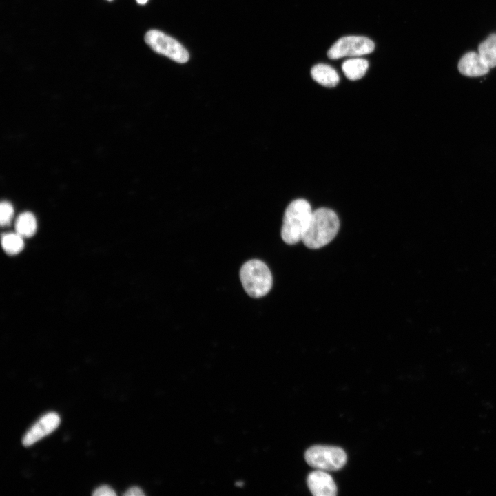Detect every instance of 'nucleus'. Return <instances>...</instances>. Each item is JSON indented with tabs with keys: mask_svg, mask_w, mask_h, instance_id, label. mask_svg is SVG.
Here are the masks:
<instances>
[{
	"mask_svg": "<svg viewBox=\"0 0 496 496\" xmlns=\"http://www.w3.org/2000/svg\"><path fill=\"white\" fill-rule=\"evenodd\" d=\"M240 278L246 293L252 298L265 296L272 286V276L262 261L250 260L242 265Z\"/></svg>",
	"mask_w": 496,
	"mask_h": 496,
	"instance_id": "nucleus-3",
	"label": "nucleus"
},
{
	"mask_svg": "<svg viewBox=\"0 0 496 496\" xmlns=\"http://www.w3.org/2000/svg\"><path fill=\"white\" fill-rule=\"evenodd\" d=\"M312 212L310 204L304 199H296L287 206L281 228V237L285 243L294 245L302 241Z\"/></svg>",
	"mask_w": 496,
	"mask_h": 496,
	"instance_id": "nucleus-2",
	"label": "nucleus"
},
{
	"mask_svg": "<svg viewBox=\"0 0 496 496\" xmlns=\"http://www.w3.org/2000/svg\"><path fill=\"white\" fill-rule=\"evenodd\" d=\"M307 463L318 470L334 471L342 468L347 462L344 451L337 446L316 445L304 454Z\"/></svg>",
	"mask_w": 496,
	"mask_h": 496,
	"instance_id": "nucleus-4",
	"label": "nucleus"
},
{
	"mask_svg": "<svg viewBox=\"0 0 496 496\" xmlns=\"http://www.w3.org/2000/svg\"><path fill=\"white\" fill-rule=\"evenodd\" d=\"M311 74L313 80L327 87H333L339 82V76L336 70L326 64L320 63L314 65L311 68Z\"/></svg>",
	"mask_w": 496,
	"mask_h": 496,
	"instance_id": "nucleus-10",
	"label": "nucleus"
},
{
	"mask_svg": "<svg viewBox=\"0 0 496 496\" xmlns=\"http://www.w3.org/2000/svg\"><path fill=\"white\" fill-rule=\"evenodd\" d=\"M37 220L30 212L21 214L15 223L16 232L22 237H30L37 231Z\"/></svg>",
	"mask_w": 496,
	"mask_h": 496,
	"instance_id": "nucleus-12",
	"label": "nucleus"
},
{
	"mask_svg": "<svg viewBox=\"0 0 496 496\" xmlns=\"http://www.w3.org/2000/svg\"><path fill=\"white\" fill-rule=\"evenodd\" d=\"M374 43L369 38L361 36H347L339 39L329 50L327 56L331 59L344 56H361L374 50Z\"/></svg>",
	"mask_w": 496,
	"mask_h": 496,
	"instance_id": "nucleus-6",
	"label": "nucleus"
},
{
	"mask_svg": "<svg viewBox=\"0 0 496 496\" xmlns=\"http://www.w3.org/2000/svg\"><path fill=\"white\" fill-rule=\"evenodd\" d=\"M94 496H114L116 495L114 490L107 485L98 487L92 493Z\"/></svg>",
	"mask_w": 496,
	"mask_h": 496,
	"instance_id": "nucleus-16",
	"label": "nucleus"
},
{
	"mask_svg": "<svg viewBox=\"0 0 496 496\" xmlns=\"http://www.w3.org/2000/svg\"><path fill=\"white\" fill-rule=\"evenodd\" d=\"M148 0H136V1L141 5L145 4Z\"/></svg>",
	"mask_w": 496,
	"mask_h": 496,
	"instance_id": "nucleus-18",
	"label": "nucleus"
},
{
	"mask_svg": "<svg viewBox=\"0 0 496 496\" xmlns=\"http://www.w3.org/2000/svg\"><path fill=\"white\" fill-rule=\"evenodd\" d=\"M109 1H111V0H109Z\"/></svg>",
	"mask_w": 496,
	"mask_h": 496,
	"instance_id": "nucleus-20",
	"label": "nucleus"
},
{
	"mask_svg": "<svg viewBox=\"0 0 496 496\" xmlns=\"http://www.w3.org/2000/svg\"><path fill=\"white\" fill-rule=\"evenodd\" d=\"M21 235L16 233H8L2 235L1 245L4 251L9 254H17L21 251L24 242Z\"/></svg>",
	"mask_w": 496,
	"mask_h": 496,
	"instance_id": "nucleus-14",
	"label": "nucleus"
},
{
	"mask_svg": "<svg viewBox=\"0 0 496 496\" xmlns=\"http://www.w3.org/2000/svg\"><path fill=\"white\" fill-rule=\"evenodd\" d=\"M339 227V218L333 210L325 207L317 209L312 212L302 241L308 248H321L334 238Z\"/></svg>",
	"mask_w": 496,
	"mask_h": 496,
	"instance_id": "nucleus-1",
	"label": "nucleus"
},
{
	"mask_svg": "<svg viewBox=\"0 0 496 496\" xmlns=\"http://www.w3.org/2000/svg\"><path fill=\"white\" fill-rule=\"evenodd\" d=\"M145 41L156 52L180 63L189 58L187 50L176 39L157 30H151L145 35Z\"/></svg>",
	"mask_w": 496,
	"mask_h": 496,
	"instance_id": "nucleus-5",
	"label": "nucleus"
},
{
	"mask_svg": "<svg viewBox=\"0 0 496 496\" xmlns=\"http://www.w3.org/2000/svg\"><path fill=\"white\" fill-rule=\"evenodd\" d=\"M478 53L490 68L496 66V34H490L479 44Z\"/></svg>",
	"mask_w": 496,
	"mask_h": 496,
	"instance_id": "nucleus-13",
	"label": "nucleus"
},
{
	"mask_svg": "<svg viewBox=\"0 0 496 496\" xmlns=\"http://www.w3.org/2000/svg\"><path fill=\"white\" fill-rule=\"evenodd\" d=\"M123 495L125 496H143L145 495V493L143 492V490L137 487V486H133L129 488L124 494Z\"/></svg>",
	"mask_w": 496,
	"mask_h": 496,
	"instance_id": "nucleus-17",
	"label": "nucleus"
},
{
	"mask_svg": "<svg viewBox=\"0 0 496 496\" xmlns=\"http://www.w3.org/2000/svg\"><path fill=\"white\" fill-rule=\"evenodd\" d=\"M307 482L309 490L315 496H334L337 494L336 484L325 471L317 469L311 472Z\"/></svg>",
	"mask_w": 496,
	"mask_h": 496,
	"instance_id": "nucleus-8",
	"label": "nucleus"
},
{
	"mask_svg": "<svg viewBox=\"0 0 496 496\" xmlns=\"http://www.w3.org/2000/svg\"><path fill=\"white\" fill-rule=\"evenodd\" d=\"M242 484H243L242 482H237V483H236V486H242Z\"/></svg>",
	"mask_w": 496,
	"mask_h": 496,
	"instance_id": "nucleus-19",
	"label": "nucleus"
},
{
	"mask_svg": "<svg viewBox=\"0 0 496 496\" xmlns=\"http://www.w3.org/2000/svg\"><path fill=\"white\" fill-rule=\"evenodd\" d=\"M60 417L56 413H48L42 416L24 435L22 443L28 446L35 443L57 428Z\"/></svg>",
	"mask_w": 496,
	"mask_h": 496,
	"instance_id": "nucleus-7",
	"label": "nucleus"
},
{
	"mask_svg": "<svg viewBox=\"0 0 496 496\" xmlns=\"http://www.w3.org/2000/svg\"><path fill=\"white\" fill-rule=\"evenodd\" d=\"M458 69L461 74L467 76H479L487 74L490 68L481 58L479 53L470 52L459 60Z\"/></svg>",
	"mask_w": 496,
	"mask_h": 496,
	"instance_id": "nucleus-9",
	"label": "nucleus"
},
{
	"mask_svg": "<svg viewBox=\"0 0 496 496\" xmlns=\"http://www.w3.org/2000/svg\"><path fill=\"white\" fill-rule=\"evenodd\" d=\"M14 214L12 205L8 202H2L0 206V221L1 225L10 223Z\"/></svg>",
	"mask_w": 496,
	"mask_h": 496,
	"instance_id": "nucleus-15",
	"label": "nucleus"
},
{
	"mask_svg": "<svg viewBox=\"0 0 496 496\" xmlns=\"http://www.w3.org/2000/svg\"><path fill=\"white\" fill-rule=\"evenodd\" d=\"M368 67V61L360 58L346 60L342 65L345 76L353 81L361 79L365 74Z\"/></svg>",
	"mask_w": 496,
	"mask_h": 496,
	"instance_id": "nucleus-11",
	"label": "nucleus"
}]
</instances>
